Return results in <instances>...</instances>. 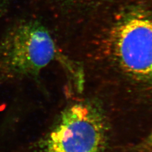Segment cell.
I'll use <instances>...</instances> for the list:
<instances>
[{
	"label": "cell",
	"mask_w": 152,
	"mask_h": 152,
	"mask_svg": "<svg viewBox=\"0 0 152 152\" xmlns=\"http://www.w3.org/2000/svg\"><path fill=\"white\" fill-rule=\"evenodd\" d=\"M96 64L126 91L152 100V15L133 11L92 34Z\"/></svg>",
	"instance_id": "obj_1"
},
{
	"label": "cell",
	"mask_w": 152,
	"mask_h": 152,
	"mask_svg": "<svg viewBox=\"0 0 152 152\" xmlns=\"http://www.w3.org/2000/svg\"><path fill=\"white\" fill-rule=\"evenodd\" d=\"M54 61L60 62L76 86L83 83L82 69L61 52L48 28L37 19L17 21L0 38V85L37 79Z\"/></svg>",
	"instance_id": "obj_2"
},
{
	"label": "cell",
	"mask_w": 152,
	"mask_h": 152,
	"mask_svg": "<svg viewBox=\"0 0 152 152\" xmlns=\"http://www.w3.org/2000/svg\"><path fill=\"white\" fill-rule=\"evenodd\" d=\"M108 134L102 108L92 101L78 100L61 112L50 132L46 152H106Z\"/></svg>",
	"instance_id": "obj_3"
},
{
	"label": "cell",
	"mask_w": 152,
	"mask_h": 152,
	"mask_svg": "<svg viewBox=\"0 0 152 152\" xmlns=\"http://www.w3.org/2000/svg\"><path fill=\"white\" fill-rule=\"evenodd\" d=\"M56 7L61 9V10H66L70 7L74 6L79 2L83 0H51Z\"/></svg>",
	"instance_id": "obj_4"
},
{
	"label": "cell",
	"mask_w": 152,
	"mask_h": 152,
	"mask_svg": "<svg viewBox=\"0 0 152 152\" xmlns=\"http://www.w3.org/2000/svg\"><path fill=\"white\" fill-rule=\"evenodd\" d=\"M139 152H152V130L145 139L137 146Z\"/></svg>",
	"instance_id": "obj_5"
},
{
	"label": "cell",
	"mask_w": 152,
	"mask_h": 152,
	"mask_svg": "<svg viewBox=\"0 0 152 152\" xmlns=\"http://www.w3.org/2000/svg\"><path fill=\"white\" fill-rule=\"evenodd\" d=\"M12 0H0V19L5 15Z\"/></svg>",
	"instance_id": "obj_6"
}]
</instances>
